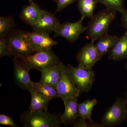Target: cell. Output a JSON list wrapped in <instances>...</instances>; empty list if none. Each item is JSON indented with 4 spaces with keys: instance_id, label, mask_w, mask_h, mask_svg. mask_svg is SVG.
I'll return each instance as SVG.
<instances>
[{
    "instance_id": "6da1fadb",
    "label": "cell",
    "mask_w": 127,
    "mask_h": 127,
    "mask_svg": "<svg viewBox=\"0 0 127 127\" xmlns=\"http://www.w3.org/2000/svg\"><path fill=\"white\" fill-rule=\"evenodd\" d=\"M116 12L103 9L91 18L87 31L91 42H94L108 34L109 26L116 17Z\"/></svg>"
},
{
    "instance_id": "7a4b0ae2",
    "label": "cell",
    "mask_w": 127,
    "mask_h": 127,
    "mask_svg": "<svg viewBox=\"0 0 127 127\" xmlns=\"http://www.w3.org/2000/svg\"><path fill=\"white\" fill-rule=\"evenodd\" d=\"M20 120L25 127H58L62 124L61 117L44 111L23 112Z\"/></svg>"
},
{
    "instance_id": "3957f363",
    "label": "cell",
    "mask_w": 127,
    "mask_h": 127,
    "mask_svg": "<svg viewBox=\"0 0 127 127\" xmlns=\"http://www.w3.org/2000/svg\"><path fill=\"white\" fill-rule=\"evenodd\" d=\"M17 58L30 69L41 72L60 61L52 50L40 51L28 57Z\"/></svg>"
},
{
    "instance_id": "277c9868",
    "label": "cell",
    "mask_w": 127,
    "mask_h": 127,
    "mask_svg": "<svg viewBox=\"0 0 127 127\" xmlns=\"http://www.w3.org/2000/svg\"><path fill=\"white\" fill-rule=\"evenodd\" d=\"M22 30H13L7 37L10 45L12 56L14 58L25 57L35 53L31 46Z\"/></svg>"
},
{
    "instance_id": "5b68a950",
    "label": "cell",
    "mask_w": 127,
    "mask_h": 127,
    "mask_svg": "<svg viewBox=\"0 0 127 127\" xmlns=\"http://www.w3.org/2000/svg\"><path fill=\"white\" fill-rule=\"evenodd\" d=\"M75 86L80 92H88L90 91L95 80V74L92 70L75 67L68 64L66 67Z\"/></svg>"
},
{
    "instance_id": "8992f818",
    "label": "cell",
    "mask_w": 127,
    "mask_h": 127,
    "mask_svg": "<svg viewBox=\"0 0 127 127\" xmlns=\"http://www.w3.org/2000/svg\"><path fill=\"white\" fill-rule=\"evenodd\" d=\"M127 101L119 98L104 114L101 121L103 126L118 125L127 119Z\"/></svg>"
},
{
    "instance_id": "52a82bcc",
    "label": "cell",
    "mask_w": 127,
    "mask_h": 127,
    "mask_svg": "<svg viewBox=\"0 0 127 127\" xmlns=\"http://www.w3.org/2000/svg\"><path fill=\"white\" fill-rule=\"evenodd\" d=\"M84 18H81L76 22L71 23L66 22L60 24L55 32L54 37L61 36L70 43H73L79 38L81 34L87 31V26L83 25Z\"/></svg>"
},
{
    "instance_id": "ba28073f",
    "label": "cell",
    "mask_w": 127,
    "mask_h": 127,
    "mask_svg": "<svg viewBox=\"0 0 127 127\" xmlns=\"http://www.w3.org/2000/svg\"><path fill=\"white\" fill-rule=\"evenodd\" d=\"M94 42L86 44L78 53L76 56L78 66L84 69L92 70L95 64L101 58Z\"/></svg>"
},
{
    "instance_id": "9c48e42d",
    "label": "cell",
    "mask_w": 127,
    "mask_h": 127,
    "mask_svg": "<svg viewBox=\"0 0 127 127\" xmlns=\"http://www.w3.org/2000/svg\"><path fill=\"white\" fill-rule=\"evenodd\" d=\"M56 87L59 97L64 102L70 98L78 97L81 93L67 71L65 66Z\"/></svg>"
},
{
    "instance_id": "30bf717a",
    "label": "cell",
    "mask_w": 127,
    "mask_h": 127,
    "mask_svg": "<svg viewBox=\"0 0 127 127\" xmlns=\"http://www.w3.org/2000/svg\"><path fill=\"white\" fill-rule=\"evenodd\" d=\"M26 35L31 46L36 52L51 50L57 44V42L50 36V34L34 31L26 32Z\"/></svg>"
},
{
    "instance_id": "8fae6325",
    "label": "cell",
    "mask_w": 127,
    "mask_h": 127,
    "mask_svg": "<svg viewBox=\"0 0 127 127\" xmlns=\"http://www.w3.org/2000/svg\"><path fill=\"white\" fill-rule=\"evenodd\" d=\"M13 62L14 79L16 84L22 89L30 91L33 83L29 74L31 69L16 58L14 57Z\"/></svg>"
},
{
    "instance_id": "7c38bea8",
    "label": "cell",
    "mask_w": 127,
    "mask_h": 127,
    "mask_svg": "<svg viewBox=\"0 0 127 127\" xmlns=\"http://www.w3.org/2000/svg\"><path fill=\"white\" fill-rule=\"evenodd\" d=\"M60 24L59 20L53 14L42 10L39 21L32 27L34 31L50 34L56 31Z\"/></svg>"
},
{
    "instance_id": "4fadbf2b",
    "label": "cell",
    "mask_w": 127,
    "mask_h": 127,
    "mask_svg": "<svg viewBox=\"0 0 127 127\" xmlns=\"http://www.w3.org/2000/svg\"><path fill=\"white\" fill-rule=\"evenodd\" d=\"M64 65L59 62L44 70L41 71L40 82L56 87L61 76Z\"/></svg>"
},
{
    "instance_id": "5bb4252c",
    "label": "cell",
    "mask_w": 127,
    "mask_h": 127,
    "mask_svg": "<svg viewBox=\"0 0 127 127\" xmlns=\"http://www.w3.org/2000/svg\"><path fill=\"white\" fill-rule=\"evenodd\" d=\"M42 11L40 6L33 1L23 7L20 17L25 23L32 27L39 21Z\"/></svg>"
},
{
    "instance_id": "9a60e30c",
    "label": "cell",
    "mask_w": 127,
    "mask_h": 127,
    "mask_svg": "<svg viewBox=\"0 0 127 127\" xmlns=\"http://www.w3.org/2000/svg\"><path fill=\"white\" fill-rule=\"evenodd\" d=\"M78 97L70 98L64 102L65 109L61 116L62 124L66 125L73 123L78 116Z\"/></svg>"
},
{
    "instance_id": "2e32d148",
    "label": "cell",
    "mask_w": 127,
    "mask_h": 127,
    "mask_svg": "<svg viewBox=\"0 0 127 127\" xmlns=\"http://www.w3.org/2000/svg\"><path fill=\"white\" fill-rule=\"evenodd\" d=\"M109 59L114 61L127 59V31L119 38L109 51Z\"/></svg>"
},
{
    "instance_id": "e0dca14e",
    "label": "cell",
    "mask_w": 127,
    "mask_h": 127,
    "mask_svg": "<svg viewBox=\"0 0 127 127\" xmlns=\"http://www.w3.org/2000/svg\"><path fill=\"white\" fill-rule=\"evenodd\" d=\"M29 92L31 96L29 111H47L48 103L50 100L32 89Z\"/></svg>"
},
{
    "instance_id": "ac0fdd59",
    "label": "cell",
    "mask_w": 127,
    "mask_h": 127,
    "mask_svg": "<svg viewBox=\"0 0 127 127\" xmlns=\"http://www.w3.org/2000/svg\"><path fill=\"white\" fill-rule=\"evenodd\" d=\"M119 38L117 35H111L107 34L98 39V41L95 45L101 57L109 52Z\"/></svg>"
},
{
    "instance_id": "d6986e66",
    "label": "cell",
    "mask_w": 127,
    "mask_h": 127,
    "mask_svg": "<svg viewBox=\"0 0 127 127\" xmlns=\"http://www.w3.org/2000/svg\"><path fill=\"white\" fill-rule=\"evenodd\" d=\"M32 89L43 95L50 100L59 98L56 87L55 86L41 83L40 82L38 83L33 82Z\"/></svg>"
},
{
    "instance_id": "ffe728a7",
    "label": "cell",
    "mask_w": 127,
    "mask_h": 127,
    "mask_svg": "<svg viewBox=\"0 0 127 127\" xmlns=\"http://www.w3.org/2000/svg\"><path fill=\"white\" fill-rule=\"evenodd\" d=\"M97 104L96 99L88 100L78 104V116L79 118L91 122L93 121L91 117L92 112L94 107Z\"/></svg>"
},
{
    "instance_id": "44dd1931",
    "label": "cell",
    "mask_w": 127,
    "mask_h": 127,
    "mask_svg": "<svg viewBox=\"0 0 127 127\" xmlns=\"http://www.w3.org/2000/svg\"><path fill=\"white\" fill-rule=\"evenodd\" d=\"M97 3V0H78V7L81 17L92 18Z\"/></svg>"
},
{
    "instance_id": "7402d4cb",
    "label": "cell",
    "mask_w": 127,
    "mask_h": 127,
    "mask_svg": "<svg viewBox=\"0 0 127 127\" xmlns=\"http://www.w3.org/2000/svg\"><path fill=\"white\" fill-rule=\"evenodd\" d=\"M13 16L0 17V39L7 37L15 26Z\"/></svg>"
},
{
    "instance_id": "603a6c76",
    "label": "cell",
    "mask_w": 127,
    "mask_h": 127,
    "mask_svg": "<svg viewBox=\"0 0 127 127\" xmlns=\"http://www.w3.org/2000/svg\"><path fill=\"white\" fill-rule=\"evenodd\" d=\"M98 3L103 5L106 9L120 12L124 9L125 0H97Z\"/></svg>"
},
{
    "instance_id": "cb8c5ba5",
    "label": "cell",
    "mask_w": 127,
    "mask_h": 127,
    "mask_svg": "<svg viewBox=\"0 0 127 127\" xmlns=\"http://www.w3.org/2000/svg\"><path fill=\"white\" fill-rule=\"evenodd\" d=\"M10 56H12V53L8 38L0 39V57Z\"/></svg>"
},
{
    "instance_id": "d4e9b609",
    "label": "cell",
    "mask_w": 127,
    "mask_h": 127,
    "mask_svg": "<svg viewBox=\"0 0 127 127\" xmlns=\"http://www.w3.org/2000/svg\"><path fill=\"white\" fill-rule=\"evenodd\" d=\"M77 0H57L56 2L57 8L56 13L60 12L68 6Z\"/></svg>"
},
{
    "instance_id": "484cf974",
    "label": "cell",
    "mask_w": 127,
    "mask_h": 127,
    "mask_svg": "<svg viewBox=\"0 0 127 127\" xmlns=\"http://www.w3.org/2000/svg\"><path fill=\"white\" fill-rule=\"evenodd\" d=\"M0 124L8 125L12 127H17V125L13 119L5 114H0Z\"/></svg>"
},
{
    "instance_id": "4316f807",
    "label": "cell",
    "mask_w": 127,
    "mask_h": 127,
    "mask_svg": "<svg viewBox=\"0 0 127 127\" xmlns=\"http://www.w3.org/2000/svg\"><path fill=\"white\" fill-rule=\"evenodd\" d=\"M87 120L82 119L79 118V119L76 120L73 123V127H86L88 126L86 123Z\"/></svg>"
},
{
    "instance_id": "83f0119b",
    "label": "cell",
    "mask_w": 127,
    "mask_h": 127,
    "mask_svg": "<svg viewBox=\"0 0 127 127\" xmlns=\"http://www.w3.org/2000/svg\"><path fill=\"white\" fill-rule=\"evenodd\" d=\"M120 12L122 15L121 20L123 26L127 30V9H124Z\"/></svg>"
},
{
    "instance_id": "f1b7e54d",
    "label": "cell",
    "mask_w": 127,
    "mask_h": 127,
    "mask_svg": "<svg viewBox=\"0 0 127 127\" xmlns=\"http://www.w3.org/2000/svg\"><path fill=\"white\" fill-rule=\"evenodd\" d=\"M126 115H127V119L126 120H127V109H126Z\"/></svg>"
},
{
    "instance_id": "f546056e",
    "label": "cell",
    "mask_w": 127,
    "mask_h": 127,
    "mask_svg": "<svg viewBox=\"0 0 127 127\" xmlns=\"http://www.w3.org/2000/svg\"><path fill=\"white\" fill-rule=\"evenodd\" d=\"M28 1H29V2H32L33 1V0H27Z\"/></svg>"
},
{
    "instance_id": "4dcf8cb0",
    "label": "cell",
    "mask_w": 127,
    "mask_h": 127,
    "mask_svg": "<svg viewBox=\"0 0 127 127\" xmlns=\"http://www.w3.org/2000/svg\"><path fill=\"white\" fill-rule=\"evenodd\" d=\"M57 0H53V1H54V2H56V3Z\"/></svg>"
},
{
    "instance_id": "1f68e13d",
    "label": "cell",
    "mask_w": 127,
    "mask_h": 127,
    "mask_svg": "<svg viewBox=\"0 0 127 127\" xmlns=\"http://www.w3.org/2000/svg\"></svg>"
},
{
    "instance_id": "d6a6232c",
    "label": "cell",
    "mask_w": 127,
    "mask_h": 127,
    "mask_svg": "<svg viewBox=\"0 0 127 127\" xmlns=\"http://www.w3.org/2000/svg\"></svg>"
}]
</instances>
